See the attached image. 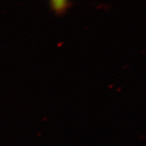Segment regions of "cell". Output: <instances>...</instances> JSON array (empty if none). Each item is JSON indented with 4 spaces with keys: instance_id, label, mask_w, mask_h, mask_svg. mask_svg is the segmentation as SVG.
<instances>
[{
    "instance_id": "obj_1",
    "label": "cell",
    "mask_w": 146,
    "mask_h": 146,
    "mask_svg": "<svg viewBox=\"0 0 146 146\" xmlns=\"http://www.w3.org/2000/svg\"><path fill=\"white\" fill-rule=\"evenodd\" d=\"M72 2L67 0H52L50 2V8L57 15L61 16L65 14L70 8Z\"/></svg>"
}]
</instances>
